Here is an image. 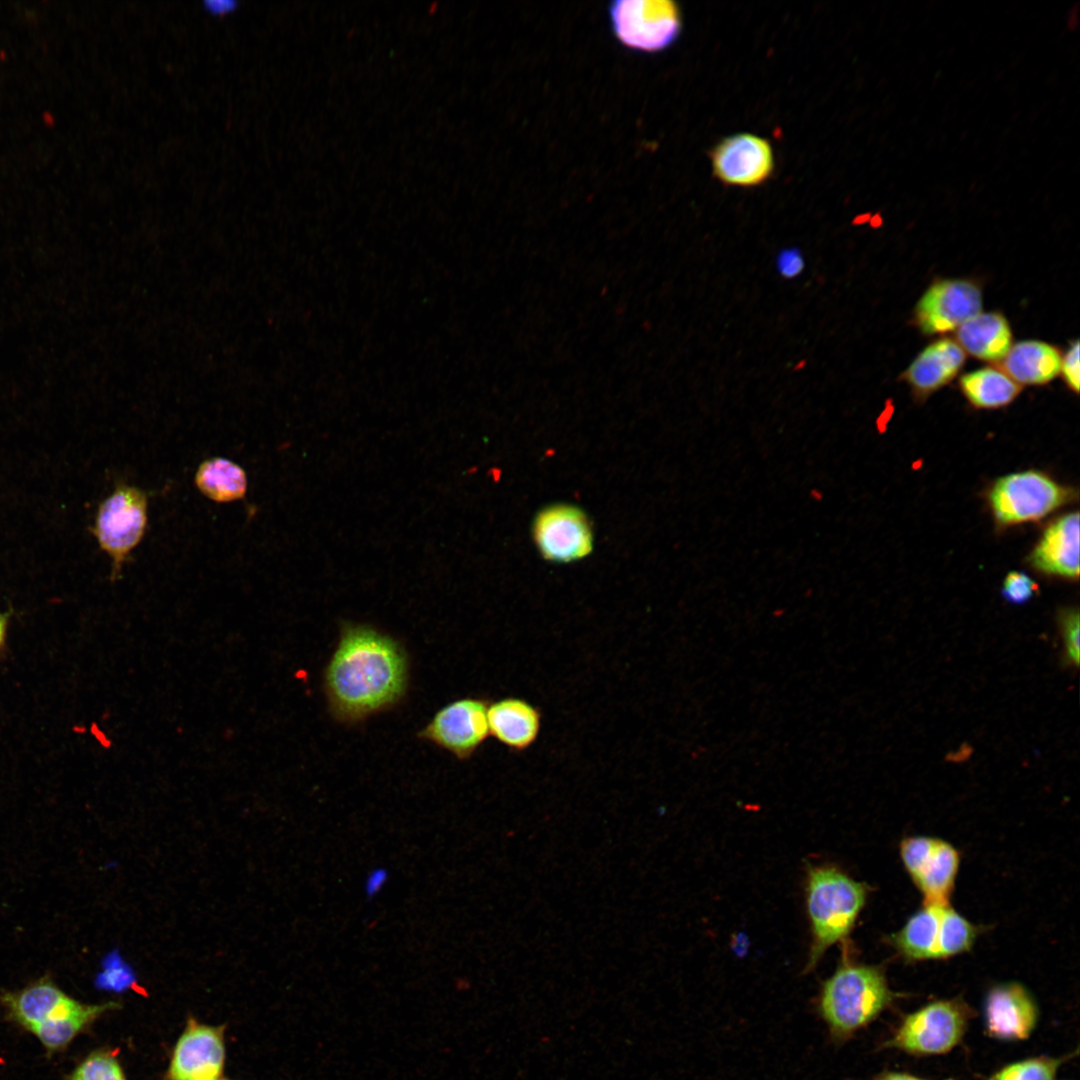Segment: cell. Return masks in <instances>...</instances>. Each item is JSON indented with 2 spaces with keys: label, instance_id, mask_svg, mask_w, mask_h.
I'll list each match as a JSON object with an SVG mask.
<instances>
[{
  "label": "cell",
  "instance_id": "6da1fadb",
  "mask_svg": "<svg viewBox=\"0 0 1080 1080\" xmlns=\"http://www.w3.org/2000/svg\"><path fill=\"white\" fill-rule=\"evenodd\" d=\"M409 661L403 646L367 624L345 622L323 674L328 708L338 722L359 723L405 697Z\"/></svg>",
  "mask_w": 1080,
  "mask_h": 1080
},
{
  "label": "cell",
  "instance_id": "7a4b0ae2",
  "mask_svg": "<svg viewBox=\"0 0 1080 1080\" xmlns=\"http://www.w3.org/2000/svg\"><path fill=\"white\" fill-rule=\"evenodd\" d=\"M835 971L821 986L818 1011L835 1040L852 1037L893 1002L895 994L878 966L853 961L844 951Z\"/></svg>",
  "mask_w": 1080,
  "mask_h": 1080
},
{
  "label": "cell",
  "instance_id": "3957f363",
  "mask_svg": "<svg viewBox=\"0 0 1080 1080\" xmlns=\"http://www.w3.org/2000/svg\"><path fill=\"white\" fill-rule=\"evenodd\" d=\"M867 886L832 864L809 865L805 901L810 922L811 946L806 971L813 969L824 953L836 943H844L862 911Z\"/></svg>",
  "mask_w": 1080,
  "mask_h": 1080
},
{
  "label": "cell",
  "instance_id": "277c9868",
  "mask_svg": "<svg viewBox=\"0 0 1080 1080\" xmlns=\"http://www.w3.org/2000/svg\"><path fill=\"white\" fill-rule=\"evenodd\" d=\"M973 1016L960 999H942L906 1015L884 1043L914 1056L942 1055L962 1041Z\"/></svg>",
  "mask_w": 1080,
  "mask_h": 1080
},
{
  "label": "cell",
  "instance_id": "5b68a950",
  "mask_svg": "<svg viewBox=\"0 0 1080 1080\" xmlns=\"http://www.w3.org/2000/svg\"><path fill=\"white\" fill-rule=\"evenodd\" d=\"M607 17L615 39L635 52L664 51L682 30L680 9L669 0H614L608 4Z\"/></svg>",
  "mask_w": 1080,
  "mask_h": 1080
},
{
  "label": "cell",
  "instance_id": "8992f818",
  "mask_svg": "<svg viewBox=\"0 0 1080 1080\" xmlns=\"http://www.w3.org/2000/svg\"><path fill=\"white\" fill-rule=\"evenodd\" d=\"M1074 496L1072 489L1047 474L1027 470L995 481L988 493V503L998 524L1009 526L1040 520Z\"/></svg>",
  "mask_w": 1080,
  "mask_h": 1080
},
{
  "label": "cell",
  "instance_id": "52a82bcc",
  "mask_svg": "<svg viewBox=\"0 0 1080 1080\" xmlns=\"http://www.w3.org/2000/svg\"><path fill=\"white\" fill-rule=\"evenodd\" d=\"M148 522V495L120 483L99 506L94 535L112 560V578L119 577L130 553L142 541Z\"/></svg>",
  "mask_w": 1080,
  "mask_h": 1080
},
{
  "label": "cell",
  "instance_id": "ba28073f",
  "mask_svg": "<svg viewBox=\"0 0 1080 1080\" xmlns=\"http://www.w3.org/2000/svg\"><path fill=\"white\" fill-rule=\"evenodd\" d=\"M532 536L541 556L553 563H570L587 557L593 550V529L580 507L557 503L536 514Z\"/></svg>",
  "mask_w": 1080,
  "mask_h": 1080
},
{
  "label": "cell",
  "instance_id": "9c48e42d",
  "mask_svg": "<svg viewBox=\"0 0 1080 1080\" xmlns=\"http://www.w3.org/2000/svg\"><path fill=\"white\" fill-rule=\"evenodd\" d=\"M489 701L464 697L440 708L418 732V738L450 752L459 760L469 759L489 737Z\"/></svg>",
  "mask_w": 1080,
  "mask_h": 1080
},
{
  "label": "cell",
  "instance_id": "30bf717a",
  "mask_svg": "<svg viewBox=\"0 0 1080 1080\" xmlns=\"http://www.w3.org/2000/svg\"><path fill=\"white\" fill-rule=\"evenodd\" d=\"M904 867L926 905H948L959 868V853L948 842L913 836L900 844Z\"/></svg>",
  "mask_w": 1080,
  "mask_h": 1080
},
{
  "label": "cell",
  "instance_id": "8fae6325",
  "mask_svg": "<svg viewBox=\"0 0 1080 1080\" xmlns=\"http://www.w3.org/2000/svg\"><path fill=\"white\" fill-rule=\"evenodd\" d=\"M982 293L972 281L946 279L933 283L914 311V321L927 335L946 333L981 312Z\"/></svg>",
  "mask_w": 1080,
  "mask_h": 1080
},
{
  "label": "cell",
  "instance_id": "7c38bea8",
  "mask_svg": "<svg viewBox=\"0 0 1080 1080\" xmlns=\"http://www.w3.org/2000/svg\"><path fill=\"white\" fill-rule=\"evenodd\" d=\"M713 175L723 184L754 187L766 182L774 170L770 142L751 133L722 139L711 151Z\"/></svg>",
  "mask_w": 1080,
  "mask_h": 1080
},
{
  "label": "cell",
  "instance_id": "4fadbf2b",
  "mask_svg": "<svg viewBox=\"0 0 1080 1080\" xmlns=\"http://www.w3.org/2000/svg\"><path fill=\"white\" fill-rule=\"evenodd\" d=\"M986 1034L1001 1041L1026 1040L1035 1030L1039 1010L1032 994L1017 982L992 987L984 1002Z\"/></svg>",
  "mask_w": 1080,
  "mask_h": 1080
},
{
  "label": "cell",
  "instance_id": "5bb4252c",
  "mask_svg": "<svg viewBox=\"0 0 1080 1080\" xmlns=\"http://www.w3.org/2000/svg\"><path fill=\"white\" fill-rule=\"evenodd\" d=\"M225 1060L222 1029L190 1019L179 1038L168 1080H220Z\"/></svg>",
  "mask_w": 1080,
  "mask_h": 1080
},
{
  "label": "cell",
  "instance_id": "9a60e30c",
  "mask_svg": "<svg viewBox=\"0 0 1080 1080\" xmlns=\"http://www.w3.org/2000/svg\"><path fill=\"white\" fill-rule=\"evenodd\" d=\"M1039 572L1074 580L1079 576V514L1068 513L1052 522L1030 554Z\"/></svg>",
  "mask_w": 1080,
  "mask_h": 1080
},
{
  "label": "cell",
  "instance_id": "2e32d148",
  "mask_svg": "<svg viewBox=\"0 0 1080 1080\" xmlns=\"http://www.w3.org/2000/svg\"><path fill=\"white\" fill-rule=\"evenodd\" d=\"M541 712L525 699L505 697L489 703V733L512 751L522 752L537 740Z\"/></svg>",
  "mask_w": 1080,
  "mask_h": 1080
},
{
  "label": "cell",
  "instance_id": "e0dca14e",
  "mask_svg": "<svg viewBox=\"0 0 1080 1080\" xmlns=\"http://www.w3.org/2000/svg\"><path fill=\"white\" fill-rule=\"evenodd\" d=\"M965 362V352L955 340L941 338L922 350L903 374L919 398L948 384Z\"/></svg>",
  "mask_w": 1080,
  "mask_h": 1080
},
{
  "label": "cell",
  "instance_id": "ac0fdd59",
  "mask_svg": "<svg viewBox=\"0 0 1080 1080\" xmlns=\"http://www.w3.org/2000/svg\"><path fill=\"white\" fill-rule=\"evenodd\" d=\"M71 999L49 977L2 996L10 1016L31 1032L57 1016Z\"/></svg>",
  "mask_w": 1080,
  "mask_h": 1080
},
{
  "label": "cell",
  "instance_id": "d6986e66",
  "mask_svg": "<svg viewBox=\"0 0 1080 1080\" xmlns=\"http://www.w3.org/2000/svg\"><path fill=\"white\" fill-rule=\"evenodd\" d=\"M955 341L971 356L993 362L1005 357L1012 346V334L1001 313L980 312L956 329Z\"/></svg>",
  "mask_w": 1080,
  "mask_h": 1080
},
{
  "label": "cell",
  "instance_id": "ffe728a7",
  "mask_svg": "<svg viewBox=\"0 0 1080 1080\" xmlns=\"http://www.w3.org/2000/svg\"><path fill=\"white\" fill-rule=\"evenodd\" d=\"M1061 358L1053 345L1036 340L1021 341L1011 346L1001 360V370L1019 385H1043L1060 373Z\"/></svg>",
  "mask_w": 1080,
  "mask_h": 1080
},
{
  "label": "cell",
  "instance_id": "44dd1931",
  "mask_svg": "<svg viewBox=\"0 0 1080 1080\" xmlns=\"http://www.w3.org/2000/svg\"><path fill=\"white\" fill-rule=\"evenodd\" d=\"M943 906L945 905L924 904L923 908L914 913L904 927L891 937L892 944L906 959H939Z\"/></svg>",
  "mask_w": 1080,
  "mask_h": 1080
},
{
  "label": "cell",
  "instance_id": "7402d4cb",
  "mask_svg": "<svg viewBox=\"0 0 1080 1080\" xmlns=\"http://www.w3.org/2000/svg\"><path fill=\"white\" fill-rule=\"evenodd\" d=\"M194 483L209 500L229 503L245 497L248 481L241 466L222 457H212L199 464Z\"/></svg>",
  "mask_w": 1080,
  "mask_h": 1080
},
{
  "label": "cell",
  "instance_id": "603a6c76",
  "mask_svg": "<svg viewBox=\"0 0 1080 1080\" xmlns=\"http://www.w3.org/2000/svg\"><path fill=\"white\" fill-rule=\"evenodd\" d=\"M961 392L976 408L994 409L1010 404L1021 386L1003 370L985 367L964 374L959 381Z\"/></svg>",
  "mask_w": 1080,
  "mask_h": 1080
},
{
  "label": "cell",
  "instance_id": "cb8c5ba5",
  "mask_svg": "<svg viewBox=\"0 0 1080 1080\" xmlns=\"http://www.w3.org/2000/svg\"><path fill=\"white\" fill-rule=\"evenodd\" d=\"M117 1006L114 1003L83 1004L72 1014L33 1030L41 1043L51 1051L65 1047L82 1029L102 1013Z\"/></svg>",
  "mask_w": 1080,
  "mask_h": 1080
},
{
  "label": "cell",
  "instance_id": "d4e9b609",
  "mask_svg": "<svg viewBox=\"0 0 1080 1080\" xmlns=\"http://www.w3.org/2000/svg\"><path fill=\"white\" fill-rule=\"evenodd\" d=\"M976 938L975 927L949 905L941 909V940L939 959L968 951Z\"/></svg>",
  "mask_w": 1080,
  "mask_h": 1080
},
{
  "label": "cell",
  "instance_id": "484cf974",
  "mask_svg": "<svg viewBox=\"0 0 1080 1080\" xmlns=\"http://www.w3.org/2000/svg\"><path fill=\"white\" fill-rule=\"evenodd\" d=\"M1065 1058L1036 1056L1010 1063L988 1080H1055Z\"/></svg>",
  "mask_w": 1080,
  "mask_h": 1080
},
{
  "label": "cell",
  "instance_id": "4316f807",
  "mask_svg": "<svg viewBox=\"0 0 1080 1080\" xmlns=\"http://www.w3.org/2000/svg\"><path fill=\"white\" fill-rule=\"evenodd\" d=\"M71 1080H126L116 1058L108 1052L98 1051L89 1055L75 1069Z\"/></svg>",
  "mask_w": 1080,
  "mask_h": 1080
},
{
  "label": "cell",
  "instance_id": "83f0119b",
  "mask_svg": "<svg viewBox=\"0 0 1080 1080\" xmlns=\"http://www.w3.org/2000/svg\"><path fill=\"white\" fill-rule=\"evenodd\" d=\"M1038 586L1027 574L1013 571L1007 574L1002 585V596L1010 603L1020 605L1029 601Z\"/></svg>",
  "mask_w": 1080,
  "mask_h": 1080
},
{
  "label": "cell",
  "instance_id": "f1b7e54d",
  "mask_svg": "<svg viewBox=\"0 0 1080 1080\" xmlns=\"http://www.w3.org/2000/svg\"><path fill=\"white\" fill-rule=\"evenodd\" d=\"M1060 629L1067 658L1075 665L1079 663V612L1074 608L1061 610L1058 615Z\"/></svg>",
  "mask_w": 1080,
  "mask_h": 1080
},
{
  "label": "cell",
  "instance_id": "f546056e",
  "mask_svg": "<svg viewBox=\"0 0 1080 1080\" xmlns=\"http://www.w3.org/2000/svg\"><path fill=\"white\" fill-rule=\"evenodd\" d=\"M775 264L778 273L786 279L797 277L805 267L804 257L799 248L782 249L777 254Z\"/></svg>",
  "mask_w": 1080,
  "mask_h": 1080
},
{
  "label": "cell",
  "instance_id": "4dcf8cb0",
  "mask_svg": "<svg viewBox=\"0 0 1080 1080\" xmlns=\"http://www.w3.org/2000/svg\"><path fill=\"white\" fill-rule=\"evenodd\" d=\"M1060 371L1067 386L1075 393L1079 391V342L1076 340L1061 358Z\"/></svg>",
  "mask_w": 1080,
  "mask_h": 1080
},
{
  "label": "cell",
  "instance_id": "1f68e13d",
  "mask_svg": "<svg viewBox=\"0 0 1080 1080\" xmlns=\"http://www.w3.org/2000/svg\"><path fill=\"white\" fill-rule=\"evenodd\" d=\"M389 878L388 870L384 867H375L368 874L364 882V891L369 899L374 898L385 886Z\"/></svg>",
  "mask_w": 1080,
  "mask_h": 1080
},
{
  "label": "cell",
  "instance_id": "d6a6232c",
  "mask_svg": "<svg viewBox=\"0 0 1080 1080\" xmlns=\"http://www.w3.org/2000/svg\"><path fill=\"white\" fill-rule=\"evenodd\" d=\"M204 7L213 14H226L233 11L238 2L235 0H204Z\"/></svg>",
  "mask_w": 1080,
  "mask_h": 1080
},
{
  "label": "cell",
  "instance_id": "836d02e7",
  "mask_svg": "<svg viewBox=\"0 0 1080 1080\" xmlns=\"http://www.w3.org/2000/svg\"><path fill=\"white\" fill-rule=\"evenodd\" d=\"M875 1080H928L909 1073L888 1071L881 1073Z\"/></svg>",
  "mask_w": 1080,
  "mask_h": 1080
},
{
  "label": "cell",
  "instance_id": "e575fe53",
  "mask_svg": "<svg viewBox=\"0 0 1080 1080\" xmlns=\"http://www.w3.org/2000/svg\"><path fill=\"white\" fill-rule=\"evenodd\" d=\"M1079 26V6L1075 4L1072 6L1067 15V27L1070 31H1074Z\"/></svg>",
  "mask_w": 1080,
  "mask_h": 1080
},
{
  "label": "cell",
  "instance_id": "d590c367",
  "mask_svg": "<svg viewBox=\"0 0 1080 1080\" xmlns=\"http://www.w3.org/2000/svg\"><path fill=\"white\" fill-rule=\"evenodd\" d=\"M809 497L814 502H821L824 499V493L817 487H813L809 490Z\"/></svg>",
  "mask_w": 1080,
  "mask_h": 1080
},
{
  "label": "cell",
  "instance_id": "8d00e7d4",
  "mask_svg": "<svg viewBox=\"0 0 1080 1080\" xmlns=\"http://www.w3.org/2000/svg\"><path fill=\"white\" fill-rule=\"evenodd\" d=\"M5 629H6V620H5V618L3 616L0 615V646L2 645V643L4 641Z\"/></svg>",
  "mask_w": 1080,
  "mask_h": 1080
}]
</instances>
